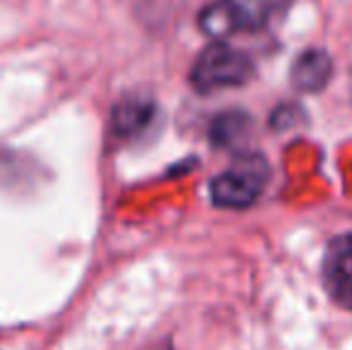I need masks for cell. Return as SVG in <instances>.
<instances>
[{
  "mask_svg": "<svg viewBox=\"0 0 352 350\" xmlns=\"http://www.w3.org/2000/svg\"><path fill=\"white\" fill-rule=\"evenodd\" d=\"M292 0H213L199 14V27L213 39L252 34L271 27Z\"/></svg>",
  "mask_w": 352,
  "mask_h": 350,
  "instance_id": "1",
  "label": "cell"
},
{
  "mask_svg": "<svg viewBox=\"0 0 352 350\" xmlns=\"http://www.w3.org/2000/svg\"><path fill=\"white\" fill-rule=\"evenodd\" d=\"M269 182V164L261 154H240L211 182L213 204L223 209H247L264 192Z\"/></svg>",
  "mask_w": 352,
  "mask_h": 350,
  "instance_id": "2",
  "label": "cell"
},
{
  "mask_svg": "<svg viewBox=\"0 0 352 350\" xmlns=\"http://www.w3.org/2000/svg\"><path fill=\"white\" fill-rule=\"evenodd\" d=\"M252 75H254V63L245 51L216 41L199 53L197 63L192 65L190 82L199 94H211L245 85L252 80Z\"/></svg>",
  "mask_w": 352,
  "mask_h": 350,
  "instance_id": "3",
  "label": "cell"
},
{
  "mask_svg": "<svg viewBox=\"0 0 352 350\" xmlns=\"http://www.w3.org/2000/svg\"><path fill=\"white\" fill-rule=\"evenodd\" d=\"M324 285L345 309H352V233L329 245L324 257Z\"/></svg>",
  "mask_w": 352,
  "mask_h": 350,
  "instance_id": "4",
  "label": "cell"
},
{
  "mask_svg": "<svg viewBox=\"0 0 352 350\" xmlns=\"http://www.w3.org/2000/svg\"><path fill=\"white\" fill-rule=\"evenodd\" d=\"M156 103L146 96H127L113 108V132L118 137H137L151 127Z\"/></svg>",
  "mask_w": 352,
  "mask_h": 350,
  "instance_id": "5",
  "label": "cell"
},
{
  "mask_svg": "<svg viewBox=\"0 0 352 350\" xmlns=\"http://www.w3.org/2000/svg\"><path fill=\"white\" fill-rule=\"evenodd\" d=\"M333 63L324 51H305L292 65V82L300 91H321L331 80Z\"/></svg>",
  "mask_w": 352,
  "mask_h": 350,
  "instance_id": "6",
  "label": "cell"
},
{
  "mask_svg": "<svg viewBox=\"0 0 352 350\" xmlns=\"http://www.w3.org/2000/svg\"><path fill=\"white\" fill-rule=\"evenodd\" d=\"M252 120L245 111H226L211 122V144L221 149H237L250 135Z\"/></svg>",
  "mask_w": 352,
  "mask_h": 350,
  "instance_id": "7",
  "label": "cell"
}]
</instances>
